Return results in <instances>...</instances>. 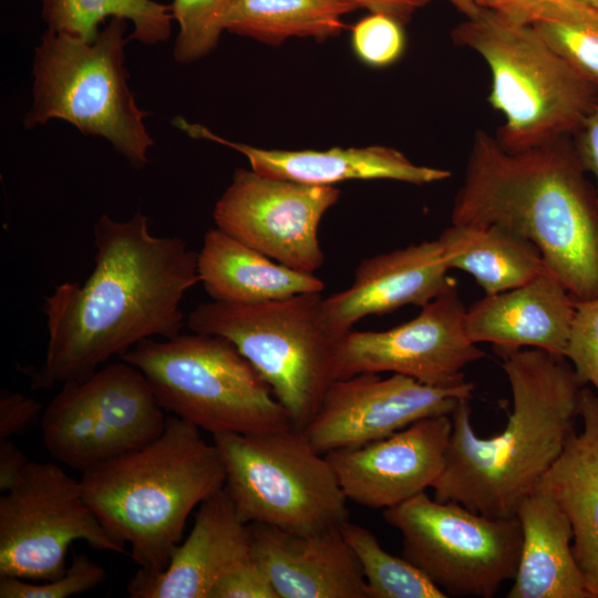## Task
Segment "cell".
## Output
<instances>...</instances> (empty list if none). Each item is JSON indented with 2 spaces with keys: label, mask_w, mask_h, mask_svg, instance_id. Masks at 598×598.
<instances>
[{
  "label": "cell",
  "mask_w": 598,
  "mask_h": 598,
  "mask_svg": "<svg viewBox=\"0 0 598 598\" xmlns=\"http://www.w3.org/2000/svg\"><path fill=\"white\" fill-rule=\"evenodd\" d=\"M574 136L579 159L585 171L595 176L598 192V97Z\"/></svg>",
  "instance_id": "37"
},
{
  "label": "cell",
  "mask_w": 598,
  "mask_h": 598,
  "mask_svg": "<svg viewBox=\"0 0 598 598\" xmlns=\"http://www.w3.org/2000/svg\"><path fill=\"white\" fill-rule=\"evenodd\" d=\"M452 40L487 63L488 102L505 120L496 138L508 152L574 135L598 97L533 25L482 8L453 29Z\"/></svg>",
  "instance_id": "5"
},
{
  "label": "cell",
  "mask_w": 598,
  "mask_h": 598,
  "mask_svg": "<svg viewBox=\"0 0 598 598\" xmlns=\"http://www.w3.org/2000/svg\"><path fill=\"white\" fill-rule=\"evenodd\" d=\"M448 270L437 239L364 258L349 288L323 298L326 320L343 337L365 317L424 307L453 282Z\"/></svg>",
  "instance_id": "18"
},
{
  "label": "cell",
  "mask_w": 598,
  "mask_h": 598,
  "mask_svg": "<svg viewBox=\"0 0 598 598\" xmlns=\"http://www.w3.org/2000/svg\"><path fill=\"white\" fill-rule=\"evenodd\" d=\"M210 598H279L266 570L252 555L247 563L224 577Z\"/></svg>",
  "instance_id": "35"
},
{
  "label": "cell",
  "mask_w": 598,
  "mask_h": 598,
  "mask_svg": "<svg viewBox=\"0 0 598 598\" xmlns=\"http://www.w3.org/2000/svg\"><path fill=\"white\" fill-rule=\"evenodd\" d=\"M466 308L452 282L409 322L385 331H348L340 340L336 380L391 372L434 386L465 382L463 369L486 357L465 327Z\"/></svg>",
  "instance_id": "14"
},
{
  "label": "cell",
  "mask_w": 598,
  "mask_h": 598,
  "mask_svg": "<svg viewBox=\"0 0 598 598\" xmlns=\"http://www.w3.org/2000/svg\"><path fill=\"white\" fill-rule=\"evenodd\" d=\"M474 384L434 386L392 373H361L337 379L303 432L321 454L384 439L412 423L452 414L462 399L470 400Z\"/></svg>",
  "instance_id": "15"
},
{
  "label": "cell",
  "mask_w": 598,
  "mask_h": 598,
  "mask_svg": "<svg viewBox=\"0 0 598 598\" xmlns=\"http://www.w3.org/2000/svg\"><path fill=\"white\" fill-rule=\"evenodd\" d=\"M466 18L475 16L482 8L474 0H447Z\"/></svg>",
  "instance_id": "41"
},
{
  "label": "cell",
  "mask_w": 598,
  "mask_h": 598,
  "mask_svg": "<svg viewBox=\"0 0 598 598\" xmlns=\"http://www.w3.org/2000/svg\"><path fill=\"white\" fill-rule=\"evenodd\" d=\"M128 555L99 520L75 480L53 462L30 461L0 496V577L52 580L65 571L71 544Z\"/></svg>",
  "instance_id": "12"
},
{
  "label": "cell",
  "mask_w": 598,
  "mask_h": 598,
  "mask_svg": "<svg viewBox=\"0 0 598 598\" xmlns=\"http://www.w3.org/2000/svg\"><path fill=\"white\" fill-rule=\"evenodd\" d=\"M576 300L550 272L516 288L486 295L466 309L465 327L475 342L496 353L536 348L565 357Z\"/></svg>",
  "instance_id": "21"
},
{
  "label": "cell",
  "mask_w": 598,
  "mask_h": 598,
  "mask_svg": "<svg viewBox=\"0 0 598 598\" xmlns=\"http://www.w3.org/2000/svg\"><path fill=\"white\" fill-rule=\"evenodd\" d=\"M357 8L344 0H233L224 29L269 45L290 38L326 41L346 28Z\"/></svg>",
  "instance_id": "26"
},
{
  "label": "cell",
  "mask_w": 598,
  "mask_h": 598,
  "mask_svg": "<svg viewBox=\"0 0 598 598\" xmlns=\"http://www.w3.org/2000/svg\"><path fill=\"white\" fill-rule=\"evenodd\" d=\"M41 16L50 30L85 41L99 34V24L107 17L133 23L131 38L154 44L166 41L174 19L172 8L153 0H40Z\"/></svg>",
  "instance_id": "27"
},
{
  "label": "cell",
  "mask_w": 598,
  "mask_h": 598,
  "mask_svg": "<svg viewBox=\"0 0 598 598\" xmlns=\"http://www.w3.org/2000/svg\"><path fill=\"white\" fill-rule=\"evenodd\" d=\"M336 186H315L237 168L216 202V227L296 270L315 274L324 261L318 229L337 204Z\"/></svg>",
  "instance_id": "13"
},
{
  "label": "cell",
  "mask_w": 598,
  "mask_h": 598,
  "mask_svg": "<svg viewBox=\"0 0 598 598\" xmlns=\"http://www.w3.org/2000/svg\"><path fill=\"white\" fill-rule=\"evenodd\" d=\"M94 268L83 283L64 281L44 299L45 358L35 388L79 381L154 337L182 332V301L200 282L197 252L179 236H155L141 212L101 215L93 227Z\"/></svg>",
  "instance_id": "1"
},
{
  "label": "cell",
  "mask_w": 598,
  "mask_h": 598,
  "mask_svg": "<svg viewBox=\"0 0 598 598\" xmlns=\"http://www.w3.org/2000/svg\"><path fill=\"white\" fill-rule=\"evenodd\" d=\"M402 27L400 22L382 13L363 17L351 31L354 53L363 63L373 68L393 64L405 48Z\"/></svg>",
  "instance_id": "32"
},
{
  "label": "cell",
  "mask_w": 598,
  "mask_h": 598,
  "mask_svg": "<svg viewBox=\"0 0 598 598\" xmlns=\"http://www.w3.org/2000/svg\"><path fill=\"white\" fill-rule=\"evenodd\" d=\"M173 124L193 138L213 141L241 153L251 169L261 175L307 185L334 186L352 179H391L424 185L451 176L446 169L416 165L389 146L332 147L326 151L266 150L225 140L183 117L174 118Z\"/></svg>",
  "instance_id": "20"
},
{
  "label": "cell",
  "mask_w": 598,
  "mask_h": 598,
  "mask_svg": "<svg viewBox=\"0 0 598 598\" xmlns=\"http://www.w3.org/2000/svg\"><path fill=\"white\" fill-rule=\"evenodd\" d=\"M589 598H598V546L579 564Z\"/></svg>",
  "instance_id": "40"
},
{
  "label": "cell",
  "mask_w": 598,
  "mask_h": 598,
  "mask_svg": "<svg viewBox=\"0 0 598 598\" xmlns=\"http://www.w3.org/2000/svg\"><path fill=\"white\" fill-rule=\"evenodd\" d=\"M106 579L105 569L85 554H74L66 571L52 580L32 584L0 577V598H68L84 594Z\"/></svg>",
  "instance_id": "31"
},
{
  "label": "cell",
  "mask_w": 598,
  "mask_h": 598,
  "mask_svg": "<svg viewBox=\"0 0 598 598\" xmlns=\"http://www.w3.org/2000/svg\"><path fill=\"white\" fill-rule=\"evenodd\" d=\"M322 300L321 292L256 305L212 300L189 313L187 326L234 343L268 383L292 425L305 429L336 380L342 338L328 324Z\"/></svg>",
  "instance_id": "8"
},
{
  "label": "cell",
  "mask_w": 598,
  "mask_h": 598,
  "mask_svg": "<svg viewBox=\"0 0 598 598\" xmlns=\"http://www.w3.org/2000/svg\"><path fill=\"white\" fill-rule=\"evenodd\" d=\"M565 358L578 380L591 383L598 393V297L576 301Z\"/></svg>",
  "instance_id": "34"
},
{
  "label": "cell",
  "mask_w": 598,
  "mask_h": 598,
  "mask_svg": "<svg viewBox=\"0 0 598 598\" xmlns=\"http://www.w3.org/2000/svg\"><path fill=\"white\" fill-rule=\"evenodd\" d=\"M530 25L598 91L597 23L539 21Z\"/></svg>",
  "instance_id": "30"
},
{
  "label": "cell",
  "mask_w": 598,
  "mask_h": 598,
  "mask_svg": "<svg viewBox=\"0 0 598 598\" xmlns=\"http://www.w3.org/2000/svg\"><path fill=\"white\" fill-rule=\"evenodd\" d=\"M357 9L363 8L370 13H382L391 17L402 25L408 23L412 16L432 0H344Z\"/></svg>",
  "instance_id": "38"
},
{
  "label": "cell",
  "mask_w": 598,
  "mask_h": 598,
  "mask_svg": "<svg viewBox=\"0 0 598 598\" xmlns=\"http://www.w3.org/2000/svg\"><path fill=\"white\" fill-rule=\"evenodd\" d=\"M582 3L588 6L589 8L598 11V0H580Z\"/></svg>",
  "instance_id": "42"
},
{
  "label": "cell",
  "mask_w": 598,
  "mask_h": 598,
  "mask_svg": "<svg viewBox=\"0 0 598 598\" xmlns=\"http://www.w3.org/2000/svg\"><path fill=\"white\" fill-rule=\"evenodd\" d=\"M197 271L213 301L231 305L264 303L324 288L315 274L282 265L218 227L204 235Z\"/></svg>",
  "instance_id": "23"
},
{
  "label": "cell",
  "mask_w": 598,
  "mask_h": 598,
  "mask_svg": "<svg viewBox=\"0 0 598 598\" xmlns=\"http://www.w3.org/2000/svg\"><path fill=\"white\" fill-rule=\"evenodd\" d=\"M196 425L167 417L151 443L82 473L84 498L105 529L146 574L163 571L182 542L196 506L225 486V466L214 442Z\"/></svg>",
  "instance_id": "4"
},
{
  "label": "cell",
  "mask_w": 598,
  "mask_h": 598,
  "mask_svg": "<svg viewBox=\"0 0 598 598\" xmlns=\"http://www.w3.org/2000/svg\"><path fill=\"white\" fill-rule=\"evenodd\" d=\"M28 462V457L10 441V439L0 440L1 492H6L13 486Z\"/></svg>",
  "instance_id": "39"
},
{
  "label": "cell",
  "mask_w": 598,
  "mask_h": 598,
  "mask_svg": "<svg viewBox=\"0 0 598 598\" xmlns=\"http://www.w3.org/2000/svg\"><path fill=\"white\" fill-rule=\"evenodd\" d=\"M513 411L505 429L478 436L462 399L453 413L445 466L433 498L495 518L516 516L575 431L584 384L565 357L530 348L498 352Z\"/></svg>",
  "instance_id": "3"
},
{
  "label": "cell",
  "mask_w": 598,
  "mask_h": 598,
  "mask_svg": "<svg viewBox=\"0 0 598 598\" xmlns=\"http://www.w3.org/2000/svg\"><path fill=\"white\" fill-rule=\"evenodd\" d=\"M367 582L370 598H446L419 568L393 556L368 528L348 520L341 527Z\"/></svg>",
  "instance_id": "28"
},
{
  "label": "cell",
  "mask_w": 598,
  "mask_h": 598,
  "mask_svg": "<svg viewBox=\"0 0 598 598\" xmlns=\"http://www.w3.org/2000/svg\"><path fill=\"white\" fill-rule=\"evenodd\" d=\"M252 555L279 598H370L341 527L293 534L249 524Z\"/></svg>",
  "instance_id": "19"
},
{
  "label": "cell",
  "mask_w": 598,
  "mask_h": 598,
  "mask_svg": "<svg viewBox=\"0 0 598 598\" xmlns=\"http://www.w3.org/2000/svg\"><path fill=\"white\" fill-rule=\"evenodd\" d=\"M233 0H174L171 8L179 25L174 60L189 63L209 54L218 44L224 19Z\"/></svg>",
  "instance_id": "29"
},
{
  "label": "cell",
  "mask_w": 598,
  "mask_h": 598,
  "mask_svg": "<svg viewBox=\"0 0 598 598\" xmlns=\"http://www.w3.org/2000/svg\"><path fill=\"white\" fill-rule=\"evenodd\" d=\"M579 417L581 432L570 434L540 481L571 523L578 564L598 546V394L588 388L581 392Z\"/></svg>",
  "instance_id": "24"
},
{
  "label": "cell",
  "mask_w": 598,
  "mask_h": 598,
  "mask_svg": "<svg viewBox=\"0 0 598 598\" xmlns=\"http://www.w3.org/2000/svg\"><path fill=\"white\" fill-rule=\"evenodd\" d=\"M144 374L121 360L62 384L40 419L43 444L81 473L157 439L167 417Z\"/></svg>",
  "instance_id": "11"
},
{
  "label": "cell",
  "mask_w": 598,
  "mask_h": 598,
  "mask_svg": "<svg viewBox=\"0 0 598 598\" xmlns=\"http://www.w3.org/2000/svg\"><path fill=\"white\" fill-rule=\"evenodd\" d=\"M437 240L448 268L472 275L486 295L516 288L548 271L535 244L497 225L451 223Z\"/></svg>",
  "instance_id": "25"
},
{
  "label": "cell",
  "mask_w": 598,
  "mask_h": 598,
  "mask_svg": "<svg viewBox=\"0 0 598 598\" xmlns=\"http://www.w3.org/2000/svg\"><path fill=\"white\" fill-rule=\"evenodd\" d=\"M383 517L402 535V557L447 597L492 598L516 575L523 544L516 516L488 517L423 492Z\"/></svg>",
  "instance_id": "10"
},
{
  "label": "cell",
  "mask_w": 598,
  "mask_h": 598,
  "mask_svg": "<svg viewBox=\"0 0 598 598\" xmlns=\"http://www.w3.org/2000/svg\"><path fill=\"white\" fill-rule=\"evenodd\" d=\"M120 358L144 374L165 411L212 435L293 426L268 383L224 337L192 331L145 339Z\"/></svg>",
  "instance_id": "6"
},
{
  "label": "cell",
  "mask_w": 598,
  "mask_h": 598,
  "mask_svg": "<svg viewBox=\"0 0 598 598\" xmlns=\"http://www.w3.org/2000/svg\"><path fill=\"white\" fill-rule=\"evenodd\" d=\"M42 405L22 393H4L0 399V440L27 432L41 419Z\"/></svg>",
  "instance_id": "36"
},
{
  "label": "cell",
  "mask_w": 598,
  "mask_h": 598,
  "mask_svg": "<svg viewBox=\"0 0 598 598\" xmlns=\"http://www.w3.org/2000/svg\"><path fill=\"white\" fill-rule=\"evenodd\" d=\"M126 20L111 18L92 41L48 29L33 59L31 109L24 126L63 120L103 137L134 167L148 163L154 144L124 68Z\"/></svg>",
  "instance_id": "7"
},
{
  "label": "cell",
  "mask_w": 598,
  "mask_h": 598,
  "mask_svg": "<svg viewBox=\"0 0 598 598\" xmlns=\"http://www.w3.org/2000/svg\"><path fill=\"white\" fill-rule=\"evenodd\" d=\"M516 517L523 544L506 598H589L573 551L571 523L543 483L522 501Z\"/></svg>",
  "instance_id": "22"
},
{
  "label": "cell",
  "mask_w": 598,
  "mask_h": 598,
  "mask_svg": "<svg viewBox=\"0 0 598 598\" xmlns=\"http://www.w3.org/2000/svg\"><path fill=\"white\" fill-rule=\"evenodd\" d=\"M481 8L495 11L513 21L533 24L539 21L585 22L598 24V11L580 0H474Z\"/></svg>",
  "instance_id": "33"
},
{
  "label": "cell",
  "mask_w": 598,
  "mask_h": 598,
  "mask_svg": "<svg viewBox=\"0 0 598 598\" xmlns=\"http://www.w3.org/2000/svg\"><path fill=\"white\" fill-rule=\"evenodd\" d=\"M452 417L442 414L364 445L326 455L348 498L386 509L432 487L445 466Z\"/></svg>",
  "instance_id": "16"
},
{
  "label": "cell",
  "mask_w": 598,
  "mask_h": 598,
  "mask_svg": "<svg viewBox=\"0 0 598 598\" xmlns=\"http://www.w3.org/2000/svg\"><path fill=\"white\" fill-rule=\"evenodd\" d=\"M569 136L508 152L489 133L473 138L452 224H493L536 245L576 301L598 297V192Z\"/></svg>",
  "instance_id": "2"
},
{
  "label": "cell",
  "mask_w": 598,
  "mask_h": 598,
  "mask_svg": "<svg viewBox=\"0 0 598 598\" xmlns=\"http://www.w3.org/2000/svg\"><path fill=\"white\" fill-rule=\"evenodd\" d=\"M212 436L225 466L224 488L246 523L311 534L349 520L330 462L302 429Z\"/></svg>",
  "instance_id": "9"
},
{
  "label": "cell",
  "mask_w": 598,
  "mask_h": 598,
  "mask_svg": "<svg viewBox=\"0 0 598 598\" xmlns=\"http://www.w3.org/2000/svg\"><path fill=\"white\" fill-rule=\"evenodd\" d=\"M251 558L249 524L223 487L200 503L167 567L154 575L138 569L127 592L132 598H210L224 577Z\"/></svg>",
  "instance_id": "17"
}]
</instances>
